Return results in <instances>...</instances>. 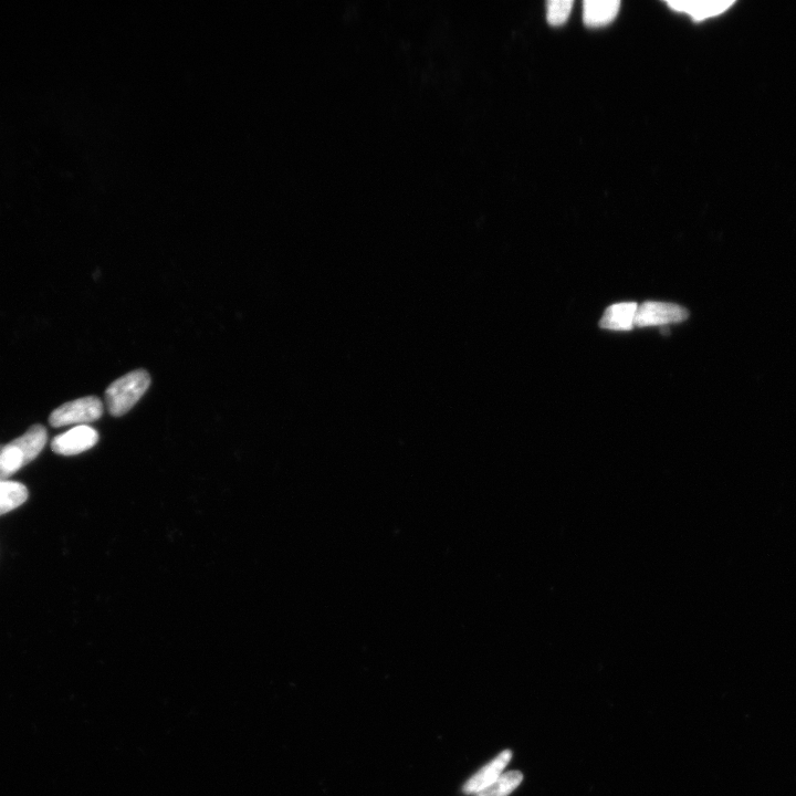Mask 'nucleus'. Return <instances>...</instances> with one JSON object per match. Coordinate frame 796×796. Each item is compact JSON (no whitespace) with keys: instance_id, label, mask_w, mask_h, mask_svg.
Here are the masks:
<instances>
[{"instance_id":"nucleus-1","label":"nucleus","mask_w":796,"mask_h":796,"mask_svg":"<svg viewBox=\"0 0 796 796\" xmlns=\"http://www.w3.org/2000/svg\"><path fill=\"white\" fill-rule=\"evenodd\" d=\"M47 441V429L37 424L13 442L0 446V480H7L33 462L43 452Z\"/></svg>"},{"instance_id":"nucleus-2","label":"nucleus","mask_w":796,"mask_h":796,"mask_svg":"<svg viewBox=\"0 0 796 796\" xmlns=\"http://www.w3.org/2000/svg\"><path fill=\"white\" fill-rule=\"evenodd\" d=\"M151 385V376L136 370L114 381L106 391V402L112 416H123L138 403Z\"/></svg>"},{"instance_id":"nucleus-3","label":"nucleus","mask_w":796,"mask_h":796,"mask_svg":"<svg viewBox=\"0 0 796 796\" xmlns=\"http://www.w3.org/2000/svg\"><path fill=\"white\" fill-rule=\"evenodd\" d=\"M103 414V404L96 396L78 398L61 405L51 413L49 423L54 427L85 425L99 420Z\"/></svg>"},{"instance_id":"nucleus-4","label":"nucleus","mask_w":796,"mask_h":796,"mask_svg":"<svg viewBox=\"0 0 796 796\" xmlns=\"http://www.w3.org/2000/svg\"><path fill=\"white\" fill-rule=\"evenodd\" d=\"M687 309L674 303L647 301L638 306L635 327H665L688 319Z\"/></svg>"},{"instance_id":"nucleus-5","label":"nucleus","mask_w":796,"mask_h":796,"mask_svg":"<svg viewBox=\"0 0 796 796\" xmlns=\"http://www.w3.org/2000/svg\"><path fill=\"white\" fill-rule=\"evenodd\" d=\"M99 434L96 429L82 425L58 435L51 443V448L58 455L75 456L87 452L96 446Z\"/></svg>"},{"instance_id":"nucleus-6","label":"nucleus","mask_w":796,"mask_h":796,"mask_svg":"<svg viewBox=\"0 0 796 796\" xmlns=\"http://www.w3.org/2000/svg\"><path fill=\"white\" fill-rule=\"evenodd\" d=\"M511 758L512 752L510 750L502 751L497 758L489 762L484 768H481L464 784L463 793L476 795L490 787L504 774Z\"/></svg>"},{"instance_id":"nucleus-7","label":"nucleus","mask_w":796,"mask_h":796,"mask_svg":"<svg viewBox=\"0 0 796 796\" xmlns=\"http://www.w3.org/2000/svg\"><path fill=\"white\" fill-rule=\"evenodd\" d=\"M732 0H674V2H667V5L678 13L689 15L695 22L714 17L725 13L726 10L732 6Z\"/></svg>"},{"instance_id":"nucleus-8","label":"nucleus","mask_w":796,"mask_h":796,"mask_svg":"<svg viewBox=\"0 0 796 796\" xmlns=\"http://www.w3.org/2000/svg\"><path fill=\"white\" fill-rule=\"evenodd\" d=\"M619 0H585L583 3V20L588 27L610 25L619 15Z\"/></svg>"},{"instance_id":"nucleus-9","label":"nucleus","mask_w":796,"mask_h":796,"mask_svg":"<svg viewBox=\"0 0 796 796\" xmlns=\"http://www.w3.org/2000/svg\"><path fill=\"white\" fill-rule=\"evenodd\" d=\"M637 309L636 302L617 303L607 308L600 321V327L611 331H631L635 327Z\"/></svg>"},{"instance_id":"nucleus-10","label":"nucleus","mask_w":796,"mask_h":796,"mask_svg":"<svg viewBox=\"0 0 796 796\" xmlns=\"http://www.w3.org/2000/svg\"><path fill=\"white\" fill-rule=\"evenodd\" d=\"M28 499L27 488L15 481L0 480V516L22 506Z\"/></svg>"},{"instance_id":"nucleus-11","label":"nucleus","mask_w":796,"mask_h":796,"mask_svg":"<svg viewBox=\"0 0 796 796\" xmlns=\"http://www.w3.org/2000/svg\"><path fill=\"white\" fill-rule=\"evenodd\" d=\"M522 781L523 774L521 772L510 771L502 774L494 784L475 796H508L519 787Z\"/></svg>"},{"instance_id":"nucleus-12","label":"nucleus","mask_w":796,"mask_h":796,"mask_svg":"<svg viewBox=\"0 0 796 796\" xmlns=\"http://www.w3.org/2000/svg\"><path fill=\"white\" fill-rule=\"evenodd\" d=\"M574 3L572 0H550L547 4V19L551 26L559 27L568 22Z\"/></svg>"}]
</instances>
